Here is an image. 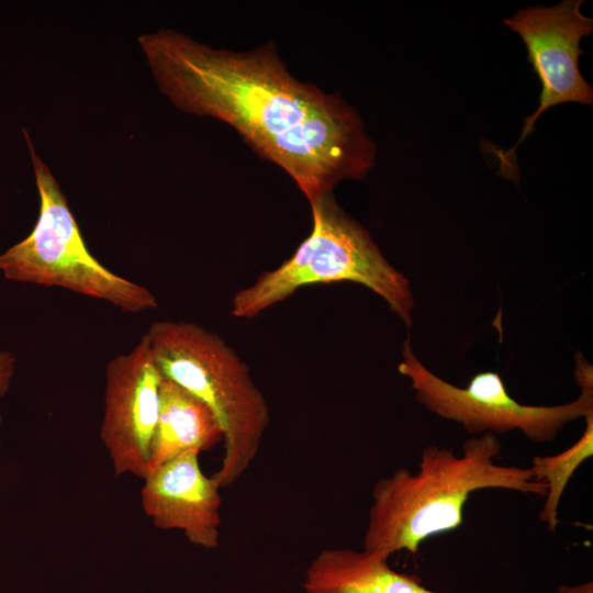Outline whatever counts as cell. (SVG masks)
Listing matches in <instances>:
<instances>
[{
	"mask_svg": "<svg viewBox=\"0 0 593 593\" xmlns=\"http://www.w3.org/2000/svg\"><path fill=\"white\" fill-rule=\"evenodd\" d=\"M161 381L145 334L107 365L100 438L116 475L148 472Z\"/></svg>",
	"mask_w": 593,
	"mask_h": 593,
	"instance_id": "cell-8",
	"label": "cell"
},
{
	"mask_svg": "<svg viewBox=\"0 0 593 593\" xmlns=\"http://www.w3.org/2000/svg\"><path fill=\"white\" fill-rule=\"evenodd\" d=\"M304 593H441L393 570L388 558L366 550L328 548L304 572Z\"/></svg>",
	"mask_w": 593,
	"mask_h": 593,
	"instance_id": "cell-10",
	"label": "cell"
},
{
	"mask_svg": "<svg viewBox=\"0 0 593 593\" xmlns=\"http://www.w3.org/2000/svg\"><path fill=\"white\" fill-rule=\"evenodd\" d=\"M583 2L564 0L552 7H527L503 21L525 43L527 60L541 83L539 105L525 118L518 142L504 154L507 159L549 108L568 102L593 103V89L579 68L581 41L593 32V20L580 10Z\"/></svg>",
	"mask_w": 593,
	"mask_h": 593,
	"instance_id": "cell-7",
	"label": "cell"
},
{
	"mask_svg": "<svg viewBox=\"0 0 593 593\" xmlns=\"http://www.w3.org/2000/svg\"><path fill=\"white\" fill-rule=\"evenodd\" d=\"M138 44L160 91L178 109L233 127L276 164L309 202L363 179L377 146L356 108L295 78L272 41L244 52L160 29Z\"/></svg>",
	"mask_w": 593,
	"mask_h": 593,
	"instance_id": "cell-1",
	"label": "cell"
},
{
	"mask_svg": "<svg viewBox=\"0 0 593 593\" xmlns=\"http://www.w3.org/2000/svg\"><path fill=\"white\" fill-rule=\"evenodd\" d=\"M398 371L410 380L419 404L474 436L519 430L532 441L548 443L569 423L593 412V369L581 353L575 355L574 369L580 395L572 402L551 406L519 403L493 371L474 374L466 388L454 385L418 360L409 337L402 346Z\"/></svg>",
	"mask_w": 593,
	"mask_h": 593,
	"instance_id": "cell-6",
	"label": "cell"
},
{
	"mask_svg": "<svg viewBox=\"0 0 593 593\" xmlns=\"http://www.w3.org/2000/svg\"><path fill=\"white\" fill-rule=\"evenodd\" d=\"M585 429L569 448L551 456H534L532 467L534 478L547 485L545 503L539 518L547 524L549 532L559 525L558 510L562 494L574 471L593 455V412L585 417Z\"/></svg>",
	"mask_w": 593,
	"mask_h": 593,
	"instance_id": "cell-12",
	"label": "cell"
},
{
	"mask_svg": "<svg viewBox=\"0 0 593 593\" xmlns=\"http://www.w3.org/2000/svg\"><path fill=\"white\" fill-rule=\"evenodd\" d=\"M557 593H593V584L590 581L580 585H560Z\"/></svg>",
	"mask_w": 593,
	"mask_h": 593,
	"instance_id": "cell-14",
	"label": "cell"
},
{
	"mask_svg": "<svg viewBox=\"0 0 593 593\" xmlns=\"http://www.w3.org/2000/svg\"><path fill=\"white\" fill-rule=\"evenodd\" d=\"M1 427H2V416H1V413H0V432H1Z\"/></svg>",
	"mask_w": 593,
	"mask_h": 593,
	"instance_id": "cell-15",
	"label": "cell"
},
{
	"mask_svg": "<svg viewBox=\"0 0 593 593\" xmlns=\"http://www.w3.org/2000/svg\"><path fill=\"white\" fill-rule=\"evenodd\" d=\"M502 445L494 434L468 438L458 456L430 445L423 449L416 472L405 468L378 480L363 536V550L389 559L400 551L417 553L435 535L455 530L463 522L471 493L503 489L546 496L547 485L530 468L497 465Z\"/></svg>",
	"mask_w": 593,
	"mask_h": 593,
	"instance_id": "cell-2",
	"label": "cell"
},
{
	"mask_svg": "<svg viewBox=\"0 0 593 593\" xmlns=\"http://www.w3.org/2000/svg\"><path fill=\"white\" fill-rule=\"evenodd\" d=\"M312 231L293 255L238 290L231 313L253 318L302 287L349 281L381 296L407 329L415 300L410 281L383 256L369 232L337 203L333 193L310 202Z\"/></svg>",
	"mask_w": 593,
	"mask_h": 593,
	"instance_id": "cell-4",
	"label": "cell"
},
{
	"mask_svg": "<svg viewBox=\"0 0 593 593\" xmlns=\"http://www.w3.org/2000/svg\"><path fill=\"white\" fill-rule=\"evenodd\" d=\"M221 440V427L206 404L176 382L163 378L148 472L180 454L201 452Z\"/></svg>",
	"mask_w": 593,
	"mask_h": 593,
	"instance_id": "cell-11",
	"label": "cell"
},
{
	"mask_svg": "<svg viewBox=\"0 0 593 593\" xmlns=\"http://www.w3.org/2000/svg\"><path fill=\"white\" fill-rule=\"evenodd\" d=\"M16 367L14 355L5 349H0V399L3 398L12 383Z\"/></svg>",
	"mask_w": 593,
	"mask_h": 593,
	"instance_id": "cell-13",
	"label": "cell"
},
{
	"mask_svg": "<svg viewBox=\"0 0 593 593\" xmlns=\"http://www.w3.org/2000/svg\"><path fill=\"white\" fill-rule=\"evenodd\" d=\"M33 161L40 212L32 232L0 253L11 281L57 287L112 304L126 313L156 309V295L101 264L88 249L67 198L23 130Z\"/></svg>",
	"mask_w": 593,
	"mask_h": 593,
	"instance_id": "cell-5",
	"label": "cell"
},
{
	"mask_svg": "<svg viewBox=\"0 0 593 593\" xmlns=\"http://www.w3.org/2000/svg\"><path fill=\"white\" fill-rule=\"evenodd\" d=\"M145 335L163 378L200 399L214 414L224 443L212 478L235 483L250 467L270 423V410L249 368L219 334L186 321H155Z\"/></svg>",
	"mask_w": 593,
	"mask_h": 593,
	"instance_id": "cell-3",
	"label": "cell"
},
{
	"mask_svg": "<svg viewBox=\"0 0 593 593\" xmlns=\"http://www.w3.org/2000/svg\"><path fill=\"white\" fill-rule=\"evenodd\" d=\"M199 455L186 451L149 471L141 503L156 528L181 530L190 544L214 549L221 536V488L204 474Z\"/></svg>",
	"mask_w": 593,
	"mask_h": 593,
	"instance_id": "cell-9",
	"label": "cell"
}]
</instances>
